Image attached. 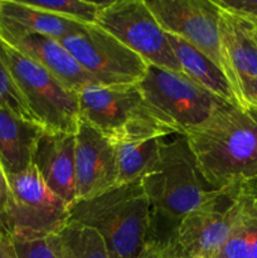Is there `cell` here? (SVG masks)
<instances>
[{"label": "cell", "mask_w": 257, "mask_h": 258, "mask_svg": "<svg viewBox=\"0 0 257 258\" xmlns=\"http://www.w3.org/2000/svg\"><path fill=\"white\" fill-rule=\"evenodd\" d=\"M150 203L148 243L163 248L179 223L216 189L206 180L183 134L160 139L159 159L140 180Z\"/></svg>", "instance_id": "cell-1"}, {"label": "cell", "mask_w": 257, "mask_h": 258, "mask_svg": "<svg viewBox=\"0 0 257 258\" xmlns=\"http://www.w3.org/2000/svg\"><path fill=\"white\" fill-rule=\"evenodd\" d=\"M185 136L214 189L257 176V106H231L208 126Z\"/></svg>", "instance_id": "cell-2"}, {"label": "cell", "mask_w": 257, "mask_h": 258, "mask_svg": "<svg viewBox=\"0 0 257 258\" xmlns=\"http://www.w3.org/2000/svg\"><path fill=\"white\" fill-rule=\"evenodd\" d=\"M77 97L81 121L97 128L113 144L179 134L170 118L146 100L138 85L87 86Z\"/></svg>", "instance_id": "cell-3"}, {"label": "cell", "mask_w": 257, "mask_h": 258, "mask_svg": "<svg viewBox=\"0 0 257 258\" xmlns=\"http://www.w3.org/2000/svg\"><path fill=\"white\" fill-rule=\"evenodd\" d=\"M70 221L95 229L112 258H136L148 244L150 203L140 181L113 186L70 207Z\"/></svg>", "instance_id": "cell-4"}, {"label": "cell", "mask_w": 257, "mask_h": 258, "mask_svg": "<svg viewBox=\"0 0 257 258\" xmlns=\"http://www.w3.org/2000/svg\"><path fill=\"white\" fill-rule=\"evenodd\" d=\"M7 179L9 193L0 228L10 238H48L70 222V206L45 185L34 166Z\"/></svg>", "instance_id": "cell-5"}, {"label": "cell", "mask_w": 257, "mask_h": 258, "mask_svg": "<svg viewBox=\"0 0 257 258\" xmlns=\"http://www.w3.org/2000/svg\"><path fill=\"white\" fill-rule=\"evenodd\" d=\"M0 57L38 123L47 131L76 134L81 122L77 93L2 40Z\"/></svg>", "instance_id": "cell-6"}, {"label": "cell", "mask_w": 257, "mask_h": 258, "mask_svg": "<svg viewBox=\"0 0 257 258\" xmlns=\"http://www.w3.org/2000/svg\"><path fill=\"white\" fill-rule=\"evenodd\" d=\"M138 86L146 100L168 116L183 135L202 130L219 113L234 106L196 85L181 73L155 66L149 64L145 77Z\"/></svg>", "instance_id": "cell-7"}, {"label": "cell", "mask_w": 257, "mask_h": 258, "mask_svg": "<svg viewBox=\"0 0 257 258\" xmlns=\"http://www.w3.org/2000/svg\"><path fill=\"white\" fill-rule=\"evenodd\" d=\"M244 180L216 189L179 223L161 252L174 256L214 258L226 243L239 213Z\"/></svg>", "instance_id": "cell-8"}, {"label": "cell", "mask_w": 257, "mask_h": 258, "mask_svg": "<svg viewBox=\"0 0 257 258\" xmlns=\"http://www.w3.org/2000/svg\"><path fill=\"white\" fill-rule=\"evenodd\" d=\"M98 86L139 85L149 64L98 25H85L59 40Z\"/></svg>", "instance_id": "cell-9"}, {"label": "cell", "mask_w": 257, "mask_h": 258, "mask_svg": "<svg viewBox=\"0 0 257 258\" xmlns=\"http://www.w3.org/2000/svg\"><path fill=\"white\" fill-rule=\"evenodd\" d=\"M96 25L140 55L148 64L181 73L168 35L145 0L106 2Z\"/></svg>", "instance_id": "cell-10"}, {"label": "cell", "mask_w": 257, "mask_h": 258, "mask_svg": "<svg viewBox=\"0 0 257 258\" xmlns=\"http://www.w3.org/2000/svg\"><path fill=\"white\" fill-rule=\"evenodd\" d=\"M166 33L206 54L229 77L221 37V8L214 0H145ZM232 85V83H231Z\"/></svg>", "instance_id": "cell-11"}, {"label": "cell", "mask_w": 257, "mask_h": 258, "mask_svg": "<svg viewBox=\"0 0 257 258\" xmlns=\"http://www.w3.org/2000/svg\"><path fill=\"white\" fill-rule=\"evenodd\" d=\"M75 138L76 201L95 198L117 185L115 144L85 121Z\"/></svg>", "instance_id": "cell-12"}, {"label": "cell", "mask_w": 257, "mask_h": 258, "mask_svg": "<svg viewBox=\"0 0 257 258\" xmlns=\"http://www.w3.org/2000/svg\"><path fill=\"white\" fill-rule=\"evenodd\" d=\"M219 27L232 87L242 106H257V29L223 8Z\"/></svg>", "instance_id": "cell-13"}, {"label": "cell", "mask_w": 257, "mask_h": 258, "mask_svg": "<svg viewBox=\"0 0 257 258\" xmlns=\"http://www.w3.org/2000/svg\"><path fill=\"white\" fill-rule=\"evenodd\" d=\"M75 145V134L45 130L32 163L45 185L70 207L76 202Z\"/></svg>", "instance_id": "cell-14"}, {"label": "cell", "mask_w": 257, "mask_h": 258, "mask_svg": "<svg viewBox=\"0 0 257 258\" xmlns=\"http://www.w3.org/2000/svg\"><path fill=\"white\" fill-rule=\"evenodd\" d=\"M0 40L48 71L72 92L78 93L87 86H98L62 43L54 38L28 34L4 37Z\"/></svg>", "instance_id": "cell-15"}, {"label": "cell", "mask_w": 257, "mask_h": 258, "mask_svg": "<svg viewBox=\"0 0 257 258\" xmlns=\"http://www.w3.org/2000/svg\"><path fill=\"white\" fill-rule=\"evenodd\" d=\"M83 24L30 7L24 0H0V38L42 34L62 40Z\"/></svg>", "instance_id": "cell-16"}, {"label": "cell", "mask_w": 257, "mask_h": 258, "mask_svg": "<svg viewBox=\"0 0 257 258\" xmlns=\"http://www.w3.org/2000/svg\"><path fill=\"white\" fill-rule=\"evenodd\" d=\"M45 128L8 110H0V165L7 175L32 166L33 155Z\"/></svg>", "instance_id": "cell-17"}, {"label": "cell", "mask_w": 257, "mask_h": 258, "mask_svg": "<svg viewBox=\"0 0 257 258\" xmlns=\"http://www.w3.org/2000/svg\"><path fill=\"white\" fill-rule=\"evenodd\" d=\"M166 35L176 62L179 63L181 75L221 100L232 105L242 106L228 78L213 60L185 40L169 33H166Z\"/></svg>", "instance_id": "cell-18"}, {"label": "cell", "mask_w": 257, "mask_h": 258, "mask_svg": "<svg viewBox=\"0 0 257 258\" xmlns=\"http://www.w3.org/2000/svg\"><path fill=\"white\" fill-rule=\"evenodd\" d=\"M214 258H257V176L244 180L239 213Z\"/></svg>", "instance_id": "cell-19"}, {"label": "cell", "mask_w": 257, "mask_h": 258, "mask_svg": "<svg viewBox=\"0 0 257 258\" xmlns=\"http://www.w3.org/2000/svg\"><path fill=\"white\" fill-rule=\"evenodd\" d=\"M47 243L57 258H112L95 229L73 221L48 237Z\"/></svg>", "instance_id": "cell-20"}, {"label": "cell", "mask_w": 257, "mask_h": 258, "mask_svg": "<svg viewBox=\"0 0 257 258\" xmlns=\"http://www.w3.org/2000/svg\"><path fill=\"white\" fill-rule=\"evenodd\" d=\"M160 139L115 144L117 185L140 181L153 169L159 159Z\"/></svg>", "instance_id": "cell-21"}, {"label": "cell", "mask_w": 257, "mask_h": 258, "mask_svg": "<svg viewBox=\"0 0 257 258\" xmlns=\"http://www.w3.org/2000/svg\"><path fill=\"white\" fill-rule=\"evenodd\" d=\"M30 7L65 18L71 22L83 25L97 24L98 15L106 2H88V0H24Z\"/></svg>", "instance_id": "cell-22"}, {"label": "cell", "mask_w": 257, "mask_h": 258, "mask_svg": "<svg viewBox=\"0 0 257 258\" xmlns=\"http://www.w3.org/2000/svg\"><path fill=\"white\" fill-rule=\"evenodd\" d=\"M0 110H8L25 120L37 122L32 111L28 107L22 92L18 88L14 78L0 57Z\"/></svg>", "instance_id": "cell-23"}, {"label": "cell", "mask_w": 257, "mask_h": 258, "mask_svg": "<svg viewBox=\"0 0 257 258\" xmlns=\"http://www.w3.org/2000/svg\"><path fill=\"white\" fill-rule=\"evenodd\" d=\"M18 258H57L47 243V238L12 239Z\"/></svg>", "instance_id": "cell-24"}, {"label": "cell", "mask_w": 257, "mask_h": 258, "mask_svg": "<svg viewBox=\"0 0 257 258\" xmlns=\"http://www.w3.org/2000/svg\"><path fill=\"white\" fill-rule=\"evenodd\" d=\"M223 9L243 18L257 29V0H214Z\"/></svg>", "instance_id": "cell-25"}, {"label": "cell", "mask_w": 257, "mask_h": 258, "mask_svg": "<svg viewBox=\"0 0 257 258\" xmlns=\"http://www.w3.org/2000/svg\"><path fill=\"white\" fill-rule=\"evenodd\" d=\"M0 258H18L12 238L7 234L0 241Z\"/></svg>", "instance_id": "cell-26"}, {"label": "cell", "mask_w": 257, "mask_h": 258, "mask_svg": "<svg viewBox=\"0 0 257 258\" xmlns=\"http://www.w3.org/2000/svg\"><path fill=\"white\" fill-rule=\"evenodd\" d=\"M8 193H9V185H8L7 174L0 165V214L3 213L5 204H7Z\"/></svg>", "instance_id": "cell-27"}, {"label": "cell", "mask_w": 257, "mask_h": 258, "mask_svg": "<svg viewBox=\"0 0 257 258\" xmlns=\"http://www.w3.org/2000/svg\"><path fill=\"white\" fill-rule=\"evenodd\" d=\"M136 258H163V257H161L160 248H159L158 246L148 243L145 248L143 249V252H141V253Z\"/></svg>", "instance_id": "cell-28"}, {"label": "cell", "mask_w": 257, "mask_h": 258, "mask_svg": "<svg viewBox=\"0 0 257 258\" xmlns=\"http://www.w3.org/2000/svg\"><path fill=\"white\" fill-rule=\"evenodd\" d=\"M161 252V251H160ZM161 257L163 258H199V257H185V256H174V254H168L161 252Z\"/></svg>", "instance_id": "cell-29"}, {"label": "cell", "mask_w": 257, "mask_h": 258, "mask_svg": "<svg viewBox=\"0 0 257 258\" xmlns=\"http://www.w3.org/2000/svg\"><path fill=\"white\" fill-rule=\"evenodd\" d=\"M4 236H5V233L2 231V228H0V241H2V238H3V237H4Z\"/></svg>", "instance_id": "cell-30"}]
</instances>
